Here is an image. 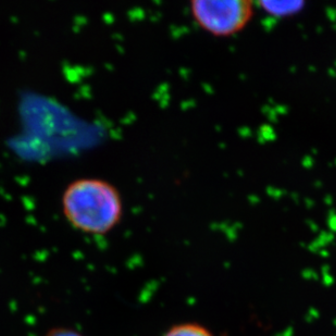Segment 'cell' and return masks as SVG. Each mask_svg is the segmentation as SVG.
Instances as JSON below:
<instances>
[{"label": "cell", "instance_id": "5", "mask_svg": "<svg viewBox=\"0 0 336 336\" xmlns=\"http://www.w3.org/2000/svg\"><path fill=\"white\" fill-rule=\"evenodd\" d=\"M42 336H85V335L79 332L78 330H75L70 327H56L48 330Z\"/></svg>", "mask_w": 336, "mask_h": 336}, {"label": "cell", "instance_id": "2", "mask_svg": "<svg viewBox=\"0 0 336 336\" xmlns=\"http://www.w3.org/2000/svg\"><path fill=\"white\" fill-rule=\"evenodd\" d=\"M249 0H193V20L205 32L216 37H230L245 28L255 13Z\"/></svg>", "mask_w": 336, "mask_h": 336}, {"label": "cell", "instance_id": "4", "mask_svg": "<svg viewBox=\"0 0 336 336\" xmlns=\"http://www.w3.org/2000/svg\"><path fill=\"white\" fill-rule=\"evenodd\" d=\"M162 336H216L211 330L196 321L179 322L171 326Z\"/></svg>", "mask_w": 336, "mask_h": 336}, {"label": "cell", "instance_id": "1", "mask_svg": "<svg viewBox=\"0 0 336 336\" xmlns=\"http://www.w3.org/2000/svg\"><path fill=\"white\" fill-rule=\"evenodd\" d=\"M61 207L73 229L88 235H106L123 217V200L112 183L99 178H81L63 191Z\"/></svg>", "mask_w": 336, "mask_h": 336}, {"label": "cell", "instance_id": "3", "mask_svg": "<svg viewBox=\"0 0 336 336\" xmlns=\"http://www.w3.org/2000/svg\"><path fill=\"white\" fill-rule=\"evenodd\" d=\"M257 5L267 14L283 19L301 13L306 2L302 0H261L257 2Z\"/></svg>", "mask_w": 336, "mask_h": 336}]
</instances>
